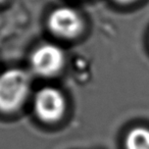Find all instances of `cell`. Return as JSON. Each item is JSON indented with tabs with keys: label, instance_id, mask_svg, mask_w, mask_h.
<instances>
[{
	"label": "cell",
	"instance_id": "3957f363",
	"mask_svg": "<svg viewBox=\"0 0 149 149\" xmlns=\"http://www.w3.org/2000/svg\"><path fill=\"white\" fill-rule=\"evenodd\" d=\"M65 62L63 50L54 44H43L31 55V66L41 77H54L61 72Z\"/></svg>",
	"mask_w": 149,
	"mask_h": 149
},
{
	"label": "cell",
	"instance_id": "52a82bcc",
	"mask_svg": "<svg viewBox=\"0 0 149 149\" xmlns=\"http://www.w3.org/2000/svg\"><path fill=\"white\" fill-rule=\"evenodd\" d=\"M5 0H0V3H2V2H4Z\"/></svg>",
	"mask_w": 149,
	"mask_h": 149
},
{
	"label": "cell",
	"instance_id": "7a4b0ae2",
	"mask_svg": "<svg viewBox=\"0 0 149 149\" xmlns=\"http://www.w3.org/2000/svg\"><path fill=\"white\" fill-rule=\"evenodd\" d=\"M34 110L40 120L46 124H55L65 114V97L56 88H42L35 96Z\"/></svg>",
	"mask_w": 149,
	"mask_h": 149
},
{
	"label": "cell",
	"instance_id": "5b68a950",
	"mask_svg": "<svg viewBox=\"0 0 149 149\" xmlns=\"http://www.w3.org/2000/svg\"><path fill=\"white\" fill-rule=\"evenodd\" d=\"M125 149H149V129L135 127L125 139Z\"/></svg>",
	"mask_w": 149,
	"mask_h": 149
},
{
	"label": "cell",
	"instance_id": "8992f818",
	"mask_svg": "<svg viewBox=\"0 0 149 149\" xmlns=\"http://www.w3.org/2000/svg\"><path fill=\"white\" fill-rule=\"evenodd\" d=\"M118 2H120V3H129V2H132L134 0H116Z\"/></svg>",
	"mask_w": 149,
	"mask_h": 149
},
{
	"label": "cell",
	"instance_id": "6da1fadb",
	"mask_svg": "<svg viewBox=\"0 0 149 149\" xmlns=\"http://www.w3.org/2000/svg\"><path fill=\"white\" fill-rule=\"evenodd\" d=\"M31 91L30 76L23 70L11 68L0 74V112L15 113L26 103Z\"/></svg>",
	"mask_w": 149,
	"mask_h": 149
},
{
	"label": "cell",
	"instance_id": "277c9868",
	"mask_svg": "<svg viewBox=\"0 0 149 149\" xmlns=\"http://www.w3.org/2000/svg\"><path fill=\"white\" fill-rule=\"evenodd\" d=\"M48 26L54 35L64 39L78 37L84 29L81 15L70 7H58L52 11Z\"/></svg>",
	"mask_w": 149,
	"mask_h": 149
}]
</instances>
